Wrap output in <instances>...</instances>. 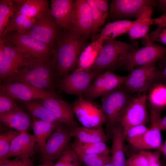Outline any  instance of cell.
I'll return each mask as SVG.
<instances>
[{"label": "cell", "mask_w": 166, "mask_h": 166, "mask_svg": "<svg viewBox=\"0 0 166 166\" xmlns=\"http://www.w3.org/2000/svg\"><path fill=\"white\" fill-rule=\"evenodd\" d=\"M75 153L82 164L86 166H102L111 162L109 154Z\"/></svg>", "instance_id": "obj_35"}, {"label": "cell", "mask_w": 166, "mask_h": 166, "mask_svg": "<svg viewBox=\"0 0 166 166\" xmlns=\"http://www.w3.org/2000/svg\"><path fill=\"white\" fill-rule=\"evenodd\" d=\"M160 152H161L166 158V140L163 144L158 150Z\"/></svg>", "instance_id": "obj_51"}, {"label": "cell", "mask_w": 166, "mask_h": 166, "mask_svg": "<svg viewBox=\"0 0 166 166\" xmlns=\"http://www.w3.org/2000/svg\"><path fill=\"white\" fill-rule=\"evenodd\" d=\"M36 17V22L32 28L24 34L55 48L63 30L57 24L49 6Z\"/></svg>", "instance_id": "obj_6"}, {"label": "cell", "mask_w": 166, "mask_h": 166, "mask_svg": "<svg viewBox=\"0 0 166 166\" xmlns=\"http://www.w3.org/2000/svg\"><path fill=\"white\" fill-rule=\"evenodd\" d=\"M16 10L15 14H22L28 18L36 17L47 6L46 0L14 1Z\"/></svg>", "instance_id": "obj_29"}, {"label": "cell", "mask_w": 166, "mask_h": 166, "mask_svg": "<svg viewBox=\"0 0 166 166\" xmlns=\"http://www.w3.org/2000/svg\"><path fill=\"white\" fill-rule=\"evenodd\" d=\"M75 115L82 126L93 128L105 122V117L101 106L92 101L78 97L71 105Z\"/></svg>", "instance_id": "obj_12"}, {"label": "cell", "mask_w": 166, "mask_h": 166, "mask_svg": "<svg viewBox=\"0 0 166 166\" xmlns=\"http://www.w3.org/2000/svg\"><path fill=\"white\" fill-rule=\"evenodd\" d=\"M149 90L147 99L150 106L160 109L166 106V85L154 84Z\"/></svg>", "instance_id": "obj_32"}, {"label": "cell", "mask_w": 166, "mask_h": 166, "mask_svg": "<svg viewBox=\"0 0 166 166\" xmlns=\"http://www.w3.org/2000/svg\"><path fill=\"white\" fill-rule=\"evenodd\" d=\"M160 128L161 130L166 131V116L161 119Z\"/></svg>", "instance_id": "obj_49"}, {"label": "cell", "mask_w": 166, "mask_h": 166, "mask_svg": "<svg viewBox=\"0 0 166 166\" xmlns=\"http://www.w3.org/2000/svg\"><path fill=\"white\" fill-rule=\"evenodd\" d=\"M102 166H113L111 162L106 164Z\"/></svg>", "instance_id": "obj_52"}, {"label": "cell", "mask_w": 166, "mask_h": 166, "mask_svg": "<svg viewBox=\"0 0 166 166\" xmlns=\"http://www.w3.org/2000/svg\"><path fill=\"white\" fill-rule=\"evenodd\" d=\"M148 128L145 124L132 127L128 129L124 133L125 139L131 144L141 137Z\"/></svg>", "instance_id": "obj_39"}, {"label": "cell", "mask_w": 166, "mask_h": 166, "mask_svg": "<svg viewBox=\"0 0 166 166\" xmlns=\"http://www.w3.org/2000/svg\"><path fill=\"white\" fill-rule=\"evenodd\" d=\"M150 127L140 138L130 144L134 147L142 150L148 149H157L162 144V139L160 128V123L161 119L160 109L150 105Z\"/></svg>", "instance_id": "obj_16"}, {"label": "cell", "mask_w": 166, "mask_h": 166, "mask_svg": "<svg viewBox=\"0 0 166 166\" xmlns=\"http://www.w3.org/2000/svg\"><path fill=\"white\" fill-rule=\"evenodd\" d=\"M14 99L6 95L0 93V113L18 107Z\"/></svg>", "instance_id": "obj_42"}, {"label": "cell", "mask_w": 166, "mask_h": 166, "mask_svg": "<svg viewBox=\"0 0 166 166\" xmlns=\"http://www.w3.org/2000/svg\"><path fill=\"white\" fill-rule=\"evenodd\" d=\"M153 12L152 6H147L140 10L136 19L128 34L132 40L141 38L145 45L148 41V34L150 26L154 24V19L152 18Z\"/></svg>", "instance_id": "obj_21"}, {"label": "cell", "mask_w": 166, "mask_h": 166, "mask_svg": "<svg viewBox=\"0 0 166 166\" xmlns=\"http://www.w3.org/2000/svg\"><path fill=\"white\" fill-rule=\"evenodd\" d=\"M4 38V54L2 60L0 62V80L3 82L15 74L21 68L36 59L27 55Z\"/></svg>", "instance_id": "obj_8"}, {"label": "cell", "mask_w": 166, "mask_h": 166, "mask_svg": "<svg viewBox=\"0 0 166 166\" xmlns=\"http://www.w3.org/2000/svg\"><path fill=\"white\" fill-rule=\"evenodd\" d=\"M16 10L14 1L0 0V36L14 16Z\"/></svg>", "instance_id": "obj_33"}, {"label": "cell", "mask_w": 166, "mask_h": 166, "mask_svg": "<svg viewBox=\"0 0 166 166\" xmlns=\"http://www.w3.org/2000/svg\"><path fill=\"white\" fill-rule=\"evenodd\" d=\"M160 152L158 153L149 166H162L160 159Z\"/></svg>", "instance_id": "obj_48"}, {"label": "cell", "mask_w": 166, "mask_h": 166, "mask_svg": "<svg viewBox=\"0 0 166 166\" xmlns=\"http://www.w3.org/2000/svg\"><path fill=\"white\" fill-rule=\"evenodd\" d=\"M71 133L72 137L84 143L105 142L108 140L102 125L93 128L78 126L71 129Z\"/></svg>", "instance_id": "obj_27"}, {"label": "cell", "mask_w": 166, "mask_h": 166, "mask_svg": "<svg viewBox=\"0 0 166 166\" xmlns=\"http://www.w3.org/2000/svg\"><path fill=\"white\" fill-rule=\"evenodd\" d=\"M87 39L75 30L63 31L51 59L56 77L60 79L75 70L79 56L86 46Z\"/></svg>", "instance_id": "obj_1"}, {"label": "cell", "mask_w": 166, "mask_h": 166, "mask_svg": "<svg viewBox=\"0 0 166 166\" xmlns=\"http://www.w3.org/2000/svg\"><path fill=\"white\" fill-rule=\"evenodd\" d=\"M135 21L121 20L107 24L100 33L97 34L95 40L98 38L114 39L115 38L128 33Z\"/></svg>", "instance_id": "obj_28"}, {"label": "cell", "mask_w": 166, "mask_h": 166, "mask_svg": "<svg viewBox=\"0 0 166 166\" xmlns=\"http://www.w3.org/2000/svg\"><path fill=\"white\" fill-rule=\"evenodd\" d=\"M53 166H83V164L70 144Z\"/></svg>", "instance_id": "obj_38"}, {"label": "cell", "mask_w": 166, "mask_h": 166, "mask_svg": "<svg viewBox=\"0 0 166 166\" xmlns=\"http://www.w3.org/2000/svg\"><path fill=\"white\" fill-rule=\"evenodd\" d=\"M147 96L145 93H139L133 97L123 114L120 124L124 133L130 128L145 124L149 120L147 109Z\"/></svg>", "instance_id": "obj_14"}, {"label": "cell", "mask_w": 166, "mask_h": 166, "mask_svg": "<svg viewBox=\"0 0 166 166\" xmlns=\"http://www.w3.org/2000/svg\"><path fill=\"white\" fill-rule=\"evenodd\" d=\"M103 72L97 69L73 71L60 78L57 86L67 93L81 97L95 77Z\"/></svg>", "instance_id": "obj_9"}, {"label": "cell", "mask_w": 166, "mask_h": 166, "mask_svg": "<svg viewBox=\"0 0 166 166\" xmlns=\"http://www.w3.org/2000/svg\"><path fill=\"white\" fill-rule=\"evenodd\" d=\"M75 11L74 21L71 30H75L87 39L91 34L93 22L90 9L86 0H75Z\"/></svg>", "instance_id": "obj_20"}, {"label": "cell", "mask_w": 166, "mask_h": 166, "mask_svg": "<svg viewBox=\"0 0 166 166\" xmlns=\"http://www.w3.org/2000/svg\"><path fill=\"white\" fill-rule=\"evenodd\" d=\"M125 79V76L117 75L110 71H104L95 77L81 97L92 101L123 85Z\"/></svg>", "instance_id": "obj_13"}, {"label": "cell", "mask_w": 166, "mask_h": 166, "mask_svg": "<svg viewBox=\"0 0 166 166\" xmlns=\"http://www.w3.org/2000/svg\"><path fill=\"white\" fill-rule=\"evenodd\" d=\"M0 93L14 99L27 102L36 99L43 100L59 96L54 91L40 89L20 82L1 84Z\"/></svg>", "instance_id": "obj_10"}, {"label": "cell", "mask_w": 166, "mask_h": 166, "mask_svg": "<svg viewBox=\"0 0 166 166\" xmlns=\"http://www.w3.org/2000/svg\"><path fill=\"white\" fill-rule=\"evenodd\" d=\"M21 132L12 130L2 133L0 135V160L7 158L11 143Z\"/></svg>", "instance_id": "obj_37"}, {"label": "cell", "mask_w": 166, "mask_h": 166, "mask_svg": "<svg viewBox=\"0 0 166 166\" xmlns=\"http://www.w3.org/2000/svg\"><path fill=\"white\" fill-rule=\"evenodd\" d=\"M157 5L155 0H113L110 3L108 16L114 21L126 18H136L143 7Z\"/></svg>", "instance_id": "obj_17"}, {"label": "cell", "mask_w": 166, "mask_h": 166, "mask_svg": "<svg viewBox=\"0 0 166 166\" xmlns=\"http://www.w3.org/2000/svg\"><path fill=\"white\" fill-rule=\"evenodd\" d=\"M97 8L101 12L109 14L108 1L107 0H93Z\"/></svg>", "instance_id": "obj_44"}, {"label": "cell", "mask_w": 166, "mask_h": 166, "mask_svg": "<svg viewBox=\"0 0 166 166\" xmlns=\"http://www.w3.org/2000/svg\"><path fill=\"white\" fill-rule=\"evenodd\" d=\"M40 101L58 121L64 123L71 129L78 126L75 120V115L71 105L61 99L60 96L41 100Z\"/></svg>", "instance_id": "obj_19"}, {"label": "cell", "mask_w": 166, "mask_h": 166, "mask_svg": "<svg viewBox=\"0 0 166 166\" xmlns=\"http://www.w3.org/2000/svg\"><path fill=\"white\" fill-rule=\"evenodd\" d=\"M54 164L53 161L45 160L42 161L41 164L37 166H53Z\"/></svg>", "instance_id": "obj_50"}, {"label": "cell", "mask_w": 166, "mask_h": 166, "mask_svg": "<svg viewBox=\"0 0 166 166\" xmlns=\"http://www.w3.org/2000/svg\"><path fill=\"white\" fill-rule=\"evenodd\" d=\"M0 166H34L30 157L17 156L12 160L8 158L0 160Z\"/></svg>", "instance_id": "obj_41"}, {"label": "cell", "mask_w": 166, "mask_h": 166, "mask_svg": "<svg viewBox=\"0 0 166 166\" xmlns=\"http://www.w3.org/2000/svg\"><path fill=\"white\" fill-rule=\"evenodd\" d=\"M123 85L101 96V107L105 117L106 135L112 138L113 131L120 123L128 105L133 98Z\"/></svg>", "instance_id": "obj_3"}, {"label": "cell", "mask_w": 166, "mask_h": 166, "mask_svg": "<svg viewBox=\"0 0 166 166\" xmlns=\"http://www.w3.org/2000/svg\"><path fill=\"white\" fill-rule=\"evenodd\" d=\"M75 1L52 0L50 12L57 25L64 31L71 30L75 19Z\"/></svg>", "instance_id": "obj_18"}, {"label": "cell", "mask_w": 166, "mask_h": 166, "mask_svg": "<svg viewBox=\"0 0 166 166\" xmlns=\"http://www.w3.org/2000/svg\"><path fill=\"white\" fill-rule=\"evenodd\" d=\"M36 19V17L27 18L16 32L20 34H24L28 32L35 24Z\"/></svg>", "instance_id": "obj_43"}, {"label": "cell", "mask_w": 166, "mask_h": 166, "mask_svg": "<svg viewBox=\"0 0 166 166\" xmlns=\"http://www.w3.org/2000/svg\"><path fill=\"white\" fill-rule=\"evenodd\" d=\"M3 37L22 52L35 59H49L55 49L30 35L16 32L9 33Z\"/></svg>", "instance_id": "obj_7"}, {"label": "cell", "mask_w": 166, "mask_h": 166, "mask_svg": "<svg viewBox=\"0 0 166 166\" xmlns=\"http://www.w3.org/2000/svg\"><path fill=\"white\" fill-rule=\"evenodd\" d=\"M33 135L26 131L21 132L12 141L7 158L11 156L32 157L35 152Z\"/></svg>", "instance_id": "obj_23"}, {"label": "cell", "mask_w": 166, "mask_h": 166, "mask_svg": "<svg viewBox=\"0 0 166 166\" xmlns=\"http://www.w3.org/2000/svg\"><path fill=\"white\" fill-rule=\"evenodd\" d=\"M152 63L136 68L131 71L125 79L123 86L131 93L149 90L157 80L158 71Z\"/></svg>", "instance_id": "obj_11"}, {"label": "cell", "mask_w": 166, "mask_h": 166, "mask_svg": "<svg viewBox=\"0 0 166 166\" xmlns=\"http://www.w3.org/2000/svg\"><path fill=\"white\" fill-rule=\"evenodd\" d=\"M63 125H58L33 117L31 127L34 132L33 136L38 148L42 153L50 134L54 130Z\"/></svg>", "instance_id": "obj_26"}, {"label": "cell", "mask_w": 166, "mask_h": 166, "mask_svg": "<svg viewBox=\"0 0 166 166\" xmlns=\"http://www.w3.org/2000/svg\"><path fill=\"white\" fill-rule=\"evenodd\" d=\"M27 18L22 14H14L0 37L4 36L10 32H16Z\"/></svg>", "instance_id": "obj_40"}, {"label": "cell", "mask_w": 166, "mask_h": 166, "mask_svg": "<svg viewBox=\"0 0 166 166\" xmlns=\"http://www.w3.org/2000/svg\"><path fill=\"white\" fill-rule=\"evenodd\" d=\"M86 0L89 6L92 16L93 29L91 38L92 42L95 40L97 33L100 27L104 23L109 14L103 12L98 9L93 0Z\"/></svg>", "instance_id": "obj_36"}, {"label": "cell", "mask_w": 166, "mask_h": 166, "mask_svg": "<svg viewBox=\"0 0 166 166\" xmlns=\"http://www.w3.org/2000/svg\"><path fill=\"white\" fill-rule=\"evenodd\" d=\"M104 40L98 38L85 47L79 56L76 67L73 71L89 70L101 51Z\"/></svg>", "instance_id": "obj_24"}, {"label": "cell", "mask_w": 166, "mask_h": 166, "mask_svg": "<svg viewBox=\"0 0 166 166\" xmlns=\"http://www.w3.org/2000/svg\"><path fill=\"white\" fill-rule=\"evenodd\" d=\"M157 151L151 152L141 150L126 159V166H149L156 155Z\"/></svg>", "instance_id": "obj_34"}, {"label": "cell", "mask_w": 166, "mask_h": 166, "mask_svg": "<svg viewBox=\"0 0 166 166\" xmlns=\"http://www.w3.org/2000/svg\"><path fill=\"white\" fill-rule=\"evenodd\" d=\"M71 129L65 124L54 130L48 138L42 161L59 159L70 144Z\"/></svg>", "instance_id": "obj_15"}, {"label": "cell", "mask_w": 166, "mask_h": 166, "mask_svg": "<svg viewBox=\"0 0 166 166\" xmlns=\"http://www.w3.org/2000/svg\"><path fill=\"white\" fill-rule=\"evenodd\" d=\"M70 145L75 153L109 154L110 152V150L105 142L84 143L75 138Z\"/></svg>", "instance_id": "obj_31"}, {"label": "cell", "mask_w": 166, "mask_h": 166, "mask_svg": "<svg viewBox=\"0 0 166 166\" xmlns=\"http://www.w3.org/2000/svg\"><path fill=\"white\" fill-rule=\"evenodd\" d=\"M138 48V44L135 41L128 44L114 39H104L101 51L89 70L104 71L106 69L115 68L120 56Z\"/></svg>", "instance_id": "obj_5"}, {"label": "cell", "mask_w": 166, "mask_h": 166, "mask_svg": "<svg viewBox=\"0 0 166 166\" xmlns=\"http://www.w3.org/2000/svg\"><path fill=\"white\" fill-rule=\"evenodd\" d=\"M157 6L160 10L164 12L166 11V0H157Z\"/></svg>", "instance_id": "obj_46"}, {"label": "cell", "mask_w": 166, "mask_h": 166, "mask_svg": "<svg viewBox=\"0 0 166 166\" xmlns=\"http://www.w3.org/2000/svg\"><path fill=\"white\" fill-rule=\"evenodd\" d=\"M113 139L111 153V162L113 166H126L124 141L125 140L124 130L118 124L114 128L112 137Z\"/></svg>", "instance_id": "obj_25"}, {"label": "cell", "mask_w": 166, "mask_h": 166, "mask_svg": "<svg viewBox=\"0 0 166 166\" xmlns=\"http://www.w3.org/2000/svg\"><path fill=\"white\" fill-rule=\"evenodd\" d=\"M166 54V47L151 43L134 50L122 54L116 67L128 71L152 63H156Z\"/></svg>", "instance_id": "obj_4"}, {"label": "cell", "mask_w": 166, "mask_h": 166, "mask_svg": "<svg viewBox=\"0 0 166 166\" xmlns=\"http://www.w3.org/2000/svg\"><path fill=\"white\" fill-rule=\"evenodd\" d=\"M157 40L163 44L166 45V27L161 30Z\"/></svg>", "instance_id": "obj_45"}, {"label": "cell", "mask_w": 166, "mask_h": 166, "mask_svg": "<svg viewBox=\"0 0 166 166\" xmlns=\"http://www.w3.org/2000/svg\"><path fill=\"white\" fill-rule=\"evenodd\" d=\"M56 76L51 59H36L2 84L20 82L37 88L54 91Z\"/></svg>", "instance_id": "obj_2"}, {"label": "cell", "mask_w": 166, "mask_h": 166, "mask_svg": "<svg viewBox=\"0 0 166 166\" xmlns=\"http://www.w3.org/2000/svg\"><path fill=\"white\" fill-rule=\"evenodd\" d=\"M166 79V63L161 71H158L157 79Z\"/></svg>", "instance_id": "obj_47"}, {"label": "cell", "mask_w": 166, "mask_h": 166, "mask_svg": "<svg viewBox=\"0 0 166 166\" xmlns=\"http://www.w3.org/2000/svg\"><path fill=\"white\" fill-rule=\"evenodd\" d=\"M0 120L2 123L8 127L21 132L26 131L31 127L33 117L18 107L0 113Z\"/></svg>", "instance_id": "obj_22"}, {"label": "cell", "mask_w": 166, "mask_h": 166, "mask_svg": "<svg viewBox=\"0 0 166 166\" xmlns=\"http://www.w3.org/2000/svg\"><path fill=\"white\" fill-rule=\"evenodd\" d=\"M26 106L32 116L38 119L61 126L65 124L58 121L40 101L33 100L26 102Z\"/></svg>", "instance_id": "obj_30"}]
</instances>
